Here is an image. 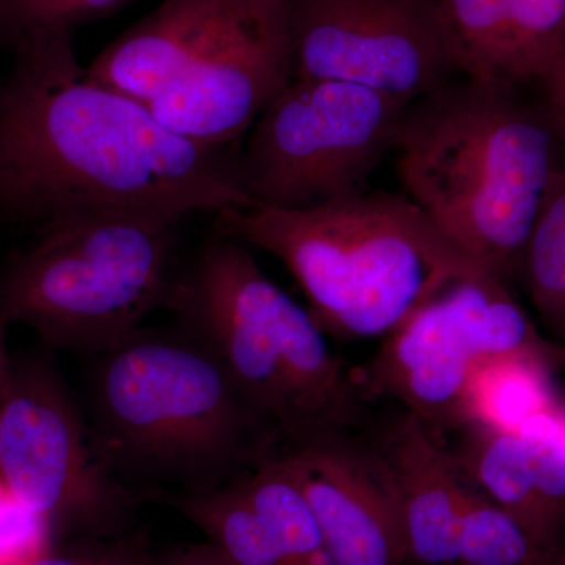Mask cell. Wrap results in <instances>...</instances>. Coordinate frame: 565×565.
<instances>
[{
	"label": "cell",
	"instance_id": "cell-17",
	"mask_svg": "<svg viewBox=\"0 0 565 565\" xmlns=\"http://www.w3.org/2000/svg\"><path fill=\"white\" fill-rule=\"evenodd\" d=\"M159 500L199 527L233 565H294L234 481L202 492L161 493Z\"/></svg>",
	"mask_w": 565,
	"mask_h": 565
},
{
	"label": "cell",
	"instance_id": "cell-3",
	"mask_svg": "<svg viewBox=\"0 0 565 565\" xmlns=\"http://www.w3.org/2000/svg\"><path fill=\"white\" fill-rule=\"evenodd\" d=\"M85 416L104 462L137 493L230 484L280 446L221 360L180 329L141 327L95 356Z\"/></svg>",
	"mask_w": 565,
	"mask_h": 565
},
{
	"label": "cell",
	"instance_id": "cell-9",
	"mask_svg": "<svg viewBox=\"0 0 565 565\" xmlns=\"http://www.w3.org/2000/svg\"><path fill=\"white\" fill-rule=\"evenodd\" d=\"M505 355L565 363L564 345L541 337L508 282L473 275L385 337L362 382L371 397L394 401L445 441L465 424V394L476 367Z\"/></svg>",
	"mask_w": 565,
	"mask_h": 565
},
{
	"label": "cell",
	"instance_id": "cell-19",
	"mask_svg": "<svg viewBox=\"0 0 565 565\" xmlns=\"http://www.w3.org/2000/svg\"><path fill=\"white\" fill-rule=\"evenodd\" d=\"M465 77L526 85L505 0H440Z\"/></svg>",
	"mask_w": 565,
	"mask_h": 565
},
{
	"label": "cell",
	"instance_id": "cell-2",
	"mask_svg": "<svg viewBox=\"0 0 565 565\" xmlns=\"http://www.w3.org/2000/svg\"><path fill=\"white\" fill-rule=\"evenodd\" d=\"M394 167L476 270L512 280L565 148L531 85L459 77L408 104Z\"/></svg>",
	"mask_w": 565,
	"mask_h": 565
},
{
	"label": "cell",
	"instance_id": "cell-21",
	"mask_svg": "<svg viewBox=\"0 0 565 565\" xmlns=\"http://www.w3.org/2000/svg\"><path fill=\"white\" fill-rule=\"evenodd\" d=\"M457 565H565V552L539 541L463 475Z\"/></svg>",
	"mask_w": 565,
	"mask_h": 565
},
{
	"label": "cell",
	"instance_id": "cell-24",
	"mask_svg": "<svg viewBox=\"0 0 565 565\" xmlns=\"http://www.w3.org/2000/svg\"><path fill=\"white\" fill-rule=\"evenodd\" d=\"M24 565H159L147 533L132 530L115 537L71 539L41 550Z\"/></svg>",
	"mask_w": 565,
	"mask_h": 565
},
{
	"label": "cell",
	"instance_id": "cell-27",
	"mask_svg": "<svg viewBox=\"0 0 565 565\" xmlns=\"http://www.w3.org/2000/svg\"><path fill=\"white\" fill-rule=\"evenodd\" d=\"M7 329H9V323L0 316V399H2L3 390L9 381L11 367V359L6 343Z\"/></svg>",
	"mask_w": 565,
	"mask_h": 565
},
{
	"label": "cell",
	"instance_id": "cell-25",
	"mask_svg": "<svg viewBox=\"0 0 565 565\" xmlns=\"http://www.w3.org/2000/svg\"><path fill=\"white\" fill-rule=\"evenodd\" d=\"M535 95L552 121L553 128L565 148V51L541 79L533 85Z\"/></svg>",
	"mask_w": 565,
	"mask_h": 565
},
{
	"label": "cell",
	"instance_id": "cell-22",
	"mask_svg": "<svg viewBox=\"0 0 565 565\" xmlns=\"http://www.w3.org/2000/svg\"><path fill=\"white\" fill-rule=\"evenodd\" d=\"M132 0H0V44L43 33H74Z\"/></svg>",
	"mask_w": 565,
	"mask_h": 565
},
{
	"label": "cell",
	"instance_id": "cell-13",
	"mask_svg": "<svg viewBox=\"0 0 565 565\" xmlns=\"http://www.w3.org/2000/svg\"><path fill=\"white\" fill-rule=\"evenodd\" d=\"M364 433L392 484L405 565H457L463 475L448 445L403 407Z\"/></svg>",
	"mask_w": 565,
	"mask_h": 565
},
{
	"label": "cell",
	"instance_id": "cell-12",
	"mask_svg": "<svg viewBox=\"0 0 565 565\" xmlns=\"http://www.w3.org/2000/svg\"><path fill=\"white\" fill-rule=\"evenodd\" d=\"M274 455L313 509L332 565H405L392 484L364 426L281 445Z\"/></svg>",
	"mask_w": 565,
	"mask_h": 565
},
{
	"label": "cell",
	"instance_id": "cell-5",
	"mask_svg": "<svg viewBox=\"0 0 565 565\" xmlns=\"http://www.w3.org/2000/svg\"><path fill=\"white\" fill-rule=\"evenodd\" d=\"M166 310L221 360L280 446L360 429L373 416L362 377L247 245L215 233L178 270Z\"/></svg>",
	"mask_w": 565,
	"mask_h": 565
},
{
	"label": "cell",
	"instance_id": "cell-4",
	"mask_svg": "<svg viewBox=\"0 0 565 565\" xmlns=\"http://www.w3.org/2000/svg\"><path fill=\"white\" fill-rule=\"evenodd\" d=\"M215 233L259 248L292 274L323 332L385 338L476 270L407 195L363 191L302 211L236 207Z\"/></svg>",
	"mask_w": 565,
	"mask_h": 565
},
{
	"label": "cell",
	"instance_id": "cell-23",
	"mask_svg": "<svg viewBox=\"0 0 565 565\" xmlns=\"http://www.w3.org/2000/svg\"><path fill=\"white\" fill-rule=\"evenodd\" d=\"M526 85L552 68L565 51V0H505Z\"/></svg>",
	"mask_w": 565,
	"mask_h": 565
},
{
	"label": "cell",
	"instance_id": "cell-14",
	"mask_svg": "<svg viewBox=\"0 0 565 565\" xmlns=\"http://www.w3.org/2000/svg\"><path fill=\"white\" fill-rule=\"evenodd\" d=\"M247 2L162 0L104 47L87 66V74L148 104L191 65Z\"/></svg>",
	"mask_w": 565,
	"mask_h": 565
},
{
	"label": "cell",
	"instance_id": "cell-8",
	"mask_svg": "<svg viewBox=\"0 0 565 565\" xmlns=\"http://www.w3.org/2000/svg\"><path fill=\"white\" fill-rule=\"evenodd\" d=\"M0 484L51 544L136 530L140 494L104 462L87 416L44 356L11 362L0 399Z\"/></svg>",
	"mask_w": 565,
	"mask_h": 565
},
{
	"label": "cell",
	"instance_id": "cell-18",
	"mask_svg": "<svg viewBox=\"0 0 565 565\" xmlns=\"http://www.w3.org/2000/svg\"><path fill=\"white\" fill-rule=\"evenodd\" d=\"M234 482L294 565H332L313 509L274 452Z\"/></svg>",
	"mask_w": 565,
	"mask_h": 565
},
{
	"label": "cell",
	"instance_id": "cell-7",
	"mask_svg": "<svg viewBox=\"0 0 565 565\" xmlns=\"http://www.w3.org/2000/svg\"><path fill=\"white\" fill-rule=\"evenodd\" d=\"M411 102L345 82L294 79L245 134L237 178L252 207L302 211L363 191L393 154Z\"/></svg>",
	"mask_w": 565,
	"mask_h": 565
},
{
	"label": "cell",
	"instance_id": "cell-10",
	"mask_svg": "<svg viewBox=\"0 0 565 565\" xmlns=\"http://www.w3.org/2000/svg\"><path fill=\"white\" fill-rule=\"evenodd\" d=\"M294 79L415 102L465 77L440 0H288Z\"/></svg>",
	"mask_w": 565,
	"mask_h": 565
},
{
	"label": "cell",
	"instance_id": "cell-15",
	"mask_svg": "<svg viewBox=\"0 0 565 565\" xmlns=\"http://www.w3.org/2000/svg\"><path fill=\"white\" fill-rule=\"evenodd\" d=\"M448 445L462 473L492 503L519 520L539 541L565 552L550 527L537 486L533 446L519 433L467 423Z\"/></svg>",
	"mask_w": 565,
	"mask_h": 565
},
{
	"label": "cell",
	"instance_id": "cell-16",
	"mask_svg": "<svg viewBox=\"0 0 565 565\" xmlns=\"http://www.w3.org/2000/svg\"><path fill=\"white\" fill-rule=\"evenodd\" d=\"M557 363L535 355H505L479 364L465 394V424L519 433L534 416L559 407L552 374Z\"/></svg>",
	"mask_w": 565,
	"mask_h": 565
},
{
	"label": "cell",
	"instance_id": "cell-1",
	"mask_svg": "<svg viewBox=\"0 0 565 565\" xmlns=\"http://www.w3.org/2000/svg\"><path fill=\"white\" fill-rule=\"evenodd\" d=\"M74 33L18 41L0 79V214L36 228L103 212L185 218L252 207L236 156L170 131L92 79Z\"/></svg>",
	"mask_w": 565,
	"mask_h": 565
},
{
	"label": "cell",
	"instance_id": "cell-11",
	"mask_svg": "<svg viewBox=\"0 0 565 565\" xmlns=\"http://www.w3.org/2000/svg\"><path fill=\"white\" fill-rule=\"evenodd\" d=\"M291 81L288 0H250L148 107L178 136L226 148Z\"/></svg>",
	"mask_w": 565,
	"mask_h": 565
},
{
	"label": "cell",
	"instance_id": "cell-26",
	"mask_svg": "<svg viewBox=\"0 0 565 565\" xmlns=\"http://www.w3.org/2000/svg\"><path fill=\"white\" fill-rule=\"evenodd\" d=\"M159 565H233L210 542L173 546L159 555Z\"/></svg>",
	"mask_w": 565,
	"mask_h": 565
},
{
	"label": "cell",
	"instance_id": "cell-6",
	"mask_svg": "<svg viewBox=\"0 0 565 565\" xmlns=\"http://www.w3.org/2000/svg\"><path fill=\"white\" fill-rule=\"evenodd\" d=\"M182 221L103 212L43 226L0 274V316L52 349L102 355L166 308L181 267Z\"/></svg>",
	"mask_w": 565,
	"mask_h": 565
},
{
	"label": "cell",
	"instance_id": "cell-20",
	"mask_svg": "<svg viewBox=\"0 0 565 565\" xmlns=\"http://www.w3.org/2000/svg\"><path fill=\"white\" fill-rule=\"evenodd\" d=\"M514 278L545 329L565 343V170L539 212Z\"/></svg>",
	"mask_w": 565,
	"mask_h": 565
}]
</instances>
